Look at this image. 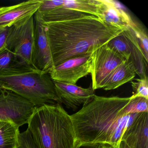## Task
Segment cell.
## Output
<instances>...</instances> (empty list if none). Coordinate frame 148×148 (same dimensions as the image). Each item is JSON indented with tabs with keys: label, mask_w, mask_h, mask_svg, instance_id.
I'll use <instances>...</instances> for the list:
<instances>
[{
	"label": "cell",
	"mask_w": 148,
	"mask_h": 148,
	"mask_svg": "<svg viewBox=\"0 0 148 148\" xmlns=\"http://www.w3.org/2000/svg\"><path fill=\"white\" fill-rule=\"evenodd\" d=\"M36 106L16 93L3 89L0 92V121L10 122L19 128L27 124Z\"/></svg>",
	"instance_id": "52a82bcc"
},
{
	"label": "cell",
	"mask_w": 148,
	"mask_h": 148,
	"mask_svg": "<svg viewBox=\"0 0 148 148\" xmlns=\"http://www.w3.org/2000/svg\"><path fill=\"white\" fill-rule=\"evenodd\" d=\"M121 141L130 148H148V112L137 115L125 130Z\"/></svg>",
	"instance_id": "4fadbf2b"
},
{
	"label": "cell",
	"mask_w": 148,
	"mask_h": 148,
	"mask_svg": "<svg viewBox=\"0 0 148 148\" xmlns=\"http://www.w3.org/2000/svg\"><path fill=\"white\" fill-rule=\"evenodd\" d=\"M110 47L120 54L127 61L133 63L136 73L140 78L145 76V60L137 39L131 28L118 35L108 43Z\"/></svg>",
	"instance_id": "9c48e42d"
},
{
	"label": "cell",
	"mask_w": 148,
	"mask_h": 148,
	"mask_svg": "<svg viewBox=\"0 0 148 148\" xmlns=\"http://www.w3.org/2000/svg\"><path fill=\"white\" fill-rule=\"evenodd\" d=\"M102 145L101 143L78 144L76 148H102Z\"/></svg>",
	"instance_id": "d4e9b609"
},
{
	"label": "cell",
	"mask_w": 148,
	"mask_h": 148,
	"mask_svg": "<svg viewBox=\"0 0 148 148\" xmlns=\"http://www.w3.org/2000/svg\"><path fill=\"white\" fill-rule=\"evenodd\" d=\"M0 86L30 101L36 107L58 103L53 80L49 73L18 66L0 72Z\"/></svg>",
	"instance_id": "277c9868"
},
{
	"label": "cell",
	"mask_w": 148,
	"mask_h": 148,
	"mask_svg": "<svg viewBox=\"0 0 148 148\" xmlns=\"http://www.w3.org/2000/svg\"><path fill=\"white\" fill-rule=\"evenodd\" d=\"M17 148H38L34 143L30 130H26L20 133L18 145Z\"/></svg>",
	"instance_id": "603a6c76"
},
{
	"label": "cell",
	"mask_w": 148,
	"mask_h": 148,
	"mask_svg": "<svg viewBox=\"0 0 148 148\" xmlns=\"http://www.w3.org/2000/svg\"><path fill=\"white\" fill-rule=\"evenodd\" d=\"M148 99L144 98L131 97L130 102L120 111L119 113L122 116H124L128 114L148 112Z\"/></svg>",
	"instance_id": "d6986e66"
},
{
	"label": "cell",
	"mask_w": 148,
	"mask_h": 148,
	"mask_svg": "<svg viewBox=\"0 0 148 148\" xmlns=\"http://www.w3.org/2000/svg\"><path fill=\"white\" fill-rule=\"evenodd\" d=\"M131 28L134 32L135 36L137 39L145 60L147 64L148 59V38L147 34L141 26L136 23Z\"/></svg>",
	"instance_id": "44dd1931"
},
{
	"label": "cell",
	"mask_w": 148,
	"mask_h": 148,
	"mask_svg": "<svg viewBox=\"0 0 148 148\" xmlns=\"http://www.w3.org/2000/svg\"><path fill=\"white\" fill-rule=\"evenodd\" d=\"M10 27L0 28V51L6 47V43Z\"/></svg>",
	"instance_id": "cb8c5ba5"
},
{
	"label": "cell",
	"mask_w": 148,
	"mask_h": 148,
	"mask_svg": "<svg viewBox=\"0 0 148 148\" xmlns=\"http://www.w3.org/2000/svg\"><path fill=\"white\" fill-rule=\"evenodd\" d=\"M119 148H130L125 142L121 141L119 145Z\"/></svg>",
	"instance_id": "484cf974"
},
{
	"label": "cell",
	"mask_w": 148,
	"mask_h": 148,
	"mask_svg": "<svg viewBox=\"0 0 148 148\" xmlns=\"http://www.w3.org/2000/svg\"><path fill=\"white\" fill-rule=\"evenodd\" d=\"M101 0H64L62 5L67 9L86 14L94 15L102 19Z\"/></svg>",
	"instance_id": "2e32d148"
},
{
	"label": "cell",
	"mask_w": 148,
	"mask_h": 148,
	"mask_svg": "<svg viewBox=\"0 0 148 148\" xmlns=\"http://www.w3.org/2000/svg\"><path fill=\"white\" fill-rule=\"evenodd\" d=\"M134 64L125 60L111 73L106 79L103 89L106 90H114L127 82L132 81L136 76Z\"/></svg>",
	"instance_id": "9a60e30c"
},
{
	"label": "cell",
	"mask_w": 148,
	"mask_h": 148,
	"mask_svg": "<svg viewBox=\"0 0 148 148\" xmlns=\"http://www.w3.org/2000/svg\"><path fill=\"white\" fill-rule=\"evenodd\" d=\"M130 99L95 95L81 110L70 115L78 143L108 144L119 148L125 130L138 114L119 113Z\"/></svg>",
	"instance_id": "6da1fadb"
},
{
	"label": "cell",
	"mask_w": 148,
	"mask_h": 148,
	"mask_svg": "<svg viewBox=\"0 0 148 148\" xmlns=\"http://www.w3.org/2000/svg\"><path fill=\"white\" fill-rule=\"evenodd\" d=\"M42 2V0H29L0 7V28L11 27L23 19L33 16Z\"/></svg>",
	"instance_id": "7c38bea8"
},
{
	"label": "cell",
	"mask_w": 148,
	"mask_h": 148,
	"mask_svg": "<svg viewBox=\"0 0 148 148\" xmlns=\"http://www.w3.org/2000/svg\"><path fill=\"white\" fill-rule=\"evenodd\" d=\"M125 60L108 43L95 46L92 51L90 72L92 89L95 90L103 88L110 74Z\"/></svg>",
	"instance_id": "8992f818"
},
{
	"label": "cell",
	"mask_w": 148,
	"mask_h": 148,
	"mask_svg": "<svg viewBox=\"0 0 148 148\" xmlns=\"http://www.w3.org/2000/svg\"><path fill=\"white\" fill-rule=\"evenodd\" d=\"M3 88H2L1 86H0V92H1V91H2V90H3Z\"/></svg>",
	"instance_id": "83f0119b"
},
{
	"label": "cell",
	"mask_w": 148,
	"mask_h": 148,
	"mask_svg": "<svg viewBox=\"0 0 148 148\" xmlns=\"http://www.w3.org/2000/svg\"><path fill=\"white\" fill-rule=\"evenodd\" d=\"M92 51L70 59L53 67L48 73L51 78L56 82L76 85L79 79L90 74Z\"/></svg>",
	"instance_id": "ba28073f"
},
{
	"label": "cell",
	"mask_w": 148,
	"mask_h": 148,
	"mask_svg": "<svg viewBox=\"0 0 148 148\" xmlns=\"http://www.w3.org/2000/svg\"><path fill=\"white\" fill-rule=\"evenodd\" d=\"M102 148H113L112 146H111L108 144H103Z\"/></svg>",
	"instance_id": "4316f807"
},
{
	"label": "cell",
	"mask_w": 148,
	"mask_h": 148,
	"mask_svg": "<svg viewBox=\"0 0 148 148\" xmlns=\"http://www.w3.org/2000/svg\"><path fill=\"white\" fill-rule=\"evenodd\" d=\"M45 23L53 67L91 52L96 46L107 44L125 31L87 14L70 20Z\"/></svg>",
	"instance_id": "7a4b0ae2"
},
{
	"label": "cell",
	"mask_w": 148,
	"mask_h": 148,
	"mask_svg": "<svg viewBox=\"0 0 148 148\" xmlns=\"http://www.w3.org/2000/svg\"><path fill=\"white\" fill-rule=\"evenodd\" d=\"M53 81L58 98V103L63 104L66 108L73 111L78 106L88 104L95 96L92 86L84 88L77 85Z\"/></svg>",
	"instance_id": "8fae6325"
},
{
	"label": "cell",
	"mask_w": 148,
	"mask_h": 148,
	"mask_svg": "<svg viewBox=\"0 0 148 148\" xmlns=\"http://www.w3.org/2000/svg\"><path fill=\"white\" fill-rule=\"evenodd\" d=\"M34 41L33 15L23 19L10 27L6 47L15 54L19 64L35 68L34 65Z\"/></svg>",
	"instance_id": "5b68a950"
},
{
	"label": "cell",
	"mask_w": 148,
	"mask_h": 148,
	"mask_svg": "<svg viewBox=\"0 0 148 148\" xmlns=\"http://www.w3.org/2000/svg\"><path fill=\"white\" fill-rule=\"evenodd\" d=\"M27 124L38 148H76L78 144L70 115L58 103L36 107Z\"/></svg>",
	"instance_id": "3957f363"
},
{
	"label": "cell",
	"mask_w": 148,
	"mask_h": 148,
	"mask_svg": "<svg viewBox=\"0 0 148 148\" xmlns=\"http://www.w3.org/2000/svg\"><path fill=\"white\" fill-rule=\"evenodd\" d=\"M101 20L104 22L125 31L135 25L130 15L117 2L111 0H101Z\"/></svg>",
	"instance_id": "5bb4252c"
},
{
	"label": "cell",
	"mask_w": 148,
	"mask_h": 148,
	"mask_svg": "<svg viewBox=\"0 0 148 148\" xmlns=\"http://www.w3.org/2000/svg\"><path fill=\"white\" fill-rule=\"evenodd\" d=\"M19 128L10 122L0 121V148H17Z\"/></svg>",
	"instance_id": "e0dca14e"
},
{
	"label": "cell",
	"mask_w": 148,
	"mask_h": 148,
	"mask_svg": "<svg viewBox=\"0 0 148 148\" xmlns=\"http://www.w3.org/2000/svg\"><path fill=\"white\" fill-rule=\"evenodd\" d=\"M18 66L15 54L6 47L0 51V72L9 70Z\"/></svg>",
	"instance_id": "ffe728a7"
},
{
	"label": "cell",
	"mask_w": 148,
	"mask_h": 148,
	"mask_svg": "<svg viewBox=\"0 0 148 148\" xmlns=\"http://www.w3.org/2000/svg\"><path fill=\"white\" fill-rule=\"evenodd\" d=\"M136 82L132 81V86L133 89V95L131 97H141L148 99V77L145 75L140 79H136Z\"/></svg>",
	"instance_id": "7402d4cb"
},
{
	"label": "cell",
	"mask_w": 148,
	"mask_h": 148,
	"mask_svg": "<svg viewBox=\"0 0 148 148\" xmlns=\"http://www.w3.org/2000/svg\"><path fill=\"white\" fill-rule=\"evenodd\" d=\"M58 7L47 12L39 14L45 23L65 21L79 18L86 14L72 9H67L62 5V0Z\"/></svg>",
	"instance_id": "ac0fdd59"
},
{
	"label": "cell",
	"mask_w": 148,
	"mask_h": 148,
	"mask_svg": "<svg viewBox=\"0 0 148 148\" xmlns=\"http://www.w3.org/2000/svg\"><path fill=\"white\" fill-rule=\"evenodd\" d=\"M34 65L35 69L48 73L53 65L45 25L38 12L34 14Z\"/></svg>",
	"instance_id": "30bf717a"
}]
</instances>
